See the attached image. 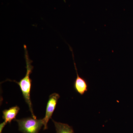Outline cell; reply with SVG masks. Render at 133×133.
I'll return each mask as SVG.
<instances>
[{"label":"cell","instance_id":"obj_7","mask_svg":"<svg viewBox=\"0 0 133 133\" xmlns=\"http://www.w3.org/2000/svg\"><path fill=\"white\" fill-rule=\"evenodd\" d=\"M6 124L4 121L0 124V133H2L3 130Z\"/></svg>","mask_w":133,"mask_h":133},{"label":"cell","instance_id":"obj_4","mask_svg":"<svg viewBox=\"0 0 133 133\" xmlns=\"http://www.w3.org/2000/svg\"><path fill=\"white\" fill-rule=\"evenodd\" d=\"M70 48L72 53L74 66H75V69L76 70V74H77V77L74 83V89L76 92H77L80 95H83L88 91V84L86 79L80 77L78 73L76 64L74 60V56L73 51L71 48L70 47Z\"/></svg>","mask_w":133,"mask_h":133},{"label":"cell","instance_id":"obj_3","mask_svg":"<svg viewBox=\"0 0 133 133\" xmlns=\"http://www.w3.org/2000/svg\"><path fill=\"white\" fill-rule=\"evenodd\" d=\"M59 98L60 96L59 94L56 93H54L51 94L49 97L46 105L45 116L42 119L44 130L48 129V122L50 119L51 118Z\"/></svg>","mask_w":133,"mask_h":133},{"label":"cell","instance_id":"obj_1","mask_svg":"<svg viewBox=\"0 0 133 133\" xmlns=\"http://www.w3.org/2000/svg\"><path fill=\"white\" fill-rule=\"evenodd\" d=\"M24 57L26 63V72L25 76L18 82L15 80H10L17 84L19 85L20 89L21 91L23 96L26 104L28 106L29 109L31 112V116L34 118H37L33 112L32 102L30 98V92L31 88L32 80L30 78V74L32 73L33 69V66L31 65L32 60L30 59L29 57L28 52L27 50V46L24 45Z\"/></svg>","mask_w":133,"mask_h":133},{"label":"cell","instance_id":"obj_5","mask_svg":"<svg viewBox=\"0 0 133 133\" xmlns=\"http://www.w3.org/2000/svg\"><path fill=\"white\" fill-rule=\"evenodd\" d=\"M20 109V108L16 105L3 110L2 111V118L5 123L10 124L12 121L15 120Z\"/></svg>","mask_w":133,"mask_h":133},{"label":"cell","instance_id":"obj_6","mask_svg":"<svg viewBox=\"0 0 133 133\" xmlns=\"http://www.w3.org/2000/svg\"><path fill=\"white\" fill-rule=\"evenodd\" d=\"M56 133H74L73 128L68 124L57 122L52 119Z\"/></svg>","mask_w":133,"mask_h":133},{"label":"cell","instance_id":"obj_2","mask_svg":"<svg viewBox=\"0 0 133 133\" xmlns=\"http://www.w3.org/2000/svg\"><path fill=\"white\" fill-rule=\"evenodd\" d=\"M18 124L19 130L23 133H38L44 126L42 119L32 117L15 120Z\"/></svg>","mask_w":133,"mask_h":133}]
</instances>
